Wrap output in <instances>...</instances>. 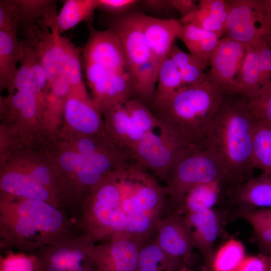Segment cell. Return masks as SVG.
Returning <instances> with one entry per match:
<instances>
[{"label":"cell","instance_id":"obj_1","mask_svg":"<svg viewBox=\"0 0 271 271\" xmlns=\"http://www.w3.org/2000/svg\"><path fill=\"white\" fill-rule=\"evenodd\" d=\"M259 121L249 98L224 93L203 145L218 159L233 185L252 177L254 133Z\"/></svg>","mask_w":271,"mask_h":271},{"label":"cell","instance_id":"obj_2","mask_svg":"<svg viewBox=\"0 0 271 271\" xmlns=\"http://www.w3.org/2000/svg\"><path fill=\"white\" fill-rule=\"evenodd\" d=\"M74 236L63 210L42 201L1 196V249L34 253Z\"/></svg>","mask_w":271,"mask_h":271},{"label":"cell","instance_id":"obj_3","mask_svg":"<svg viewBox=\"0 0 271 271\" xmlns=\"http://www.w3.org/2000/svg\"><path fill=\"white\" fill-rule=\"evenodd\" d=\"M224 92L208 81L183 86L167 101L150 109L188 147L203 144Z\"/></svg>","mask_w":271,"mask_h":271},{"label":"cell","instance_id":"obj_4","mask_svg":"<svg viewBox=\"0 0 271 271\" xmlns=\"http://www.w3.org/2000/svg\"><path fill=\"white\" fill-rule=\"evenodd\" d=\"M115 176L121 193V219L127 231L142 237L152 236L156 220L165 212V186L136 164L116 172Z\"/></svg>","mask_w":271,"mask_h":271},{"label":"cell","instance_id":"obj_5","mask_svg":"<svg viewBox=\"0 0 271 271\" xmlns=\"http://www.w3.org/2000/svg\"><path fill=\"white\" fill-rule=\"evenodd\" d=\"M217 180L232 184L221 162L213 153L203 145L188 147L165 181L167 192L165 217L176 211L190 189Z\"/></svg>","mask_w":271,"mask_h":271},{"label":"cell","instance_id":"obj_6","mask_svg":"<svg viewBox=\"0 0 271 271\" xmlns=\"http://www.w3.org/2000/svg\"><path fill=\"white\" fill-rule=\"evenodd\" d=\"M121 193L115 172L91 191L76 221V226L91 245L123 232L120 219Z\"/></svg>","mask_w":271,"mask_h":271},{"label":"cell","instance_id":"obj_7","mask_svg":"<svg viewBox=\"0 0 271 271\" xmlns=\"http://www.w3.org/2000/svg\"><path fill=\"white\" fill-rule=\"evenodd\" d=\"M109 27L116 33L121 43L135 97L150 107L156 84L153 79L152 57L142 26L140 13L119 17L111 22Z\"/></svg>","mask_w":271,"mask_h":271},{"label":"cell","instance_id":"obj_8","mask_svg":"<svg viewBox=\"0 0 271 271\" xmlns=\"http://www.w3.org/2000/svg\"><path fill=\"white\" fill-rule=\"evenodd\" d=\"M160 122L157 128L143 136L130 153L137 166L165 182L176 162L189 147L172 129Z\"/></svg>","mask_w":271,"mask_h":271},{"label":"cell","instance_id":"obj_9","mask_svg":"<svg viewBox=\"0 0 271 271\" xmlns=\"http://www.w3.org/2000/svg\"><path fill=\"white\" fill-rule=\"evenodd\" d=\"M102 114L107 136L129 152L146 133L160 125L150 108L136 97L109 108Z\"/></svg>","mask_w":271,"mask_h":271},{"label":"cell","instance_id":"obj_10","mask_svg":"<svg viewBox=\"0 0 271 271\" xmlns=\"http://www.w3.org/2000/svg\"><path fill=\"white\" fill-rule=\"evenodd\" d=\"M230 11L222 37L246 46L263 39L271 22L263 0L228 1Z\"/></svg>","mask_w":271,"mask_h":271},{"label":"cell","instance_id":"obj_11","mask_svg":"<svg viewBox=\"0 0 271 271\" xmlns=\"http://www.w3.org/2000/svg\"><path fill=\"white\" fill-rule=\"evenodd\" d=\"M146 242L125 232L88 246L94 271H136L140 249Z\"/></svg>","mask_w":271,"mask_h":271},{"label":"cell","instance_id":"obj_12","mask_svg":"<svg viewBox=\"0 0 271 271\" xmlns=\"http://www.w3.org/2000/svg\"><path fill=\"white\" fill-rule=\"evenodd\" d=\"M91 245L88 239L79 234L65 241L44 246L35 253L41 271H94L86 253Z\"/></svg>","mask_w":271,"mask_h":271},{"label":"cell","instance_id":"obj_13","mask_svg":"<svg viewBox=\"0 0 271 271\" xmlns=\"http://www.w3.org/2000/svg\"><path fill=\"white\" fill-rule=\"evenodd\" d=\"M87 24L89 36L81 49L82 59L94 62L111 73L129 71L121 43L116 33L109 27L98 30L91 23Z\"/></svg>","mask_w":271,"mask_h":271},{"label":"cell","instance_id":"obj_14","mask_svg":"<svg viewBox=\"0 0 271 271\" xmlns=\"http://www.w3.org/2000/svg\"><path fill=\"white\" fill-rule=\"evenodd\" d=\"M247 51V46L221 37L210 60L209 81L225 93H232Z\"/></svg>","mask_w":271,"mask_h":271},{"label":"cell","instance_id":"obj_15","mask_svg":"<svg viewBox=\"0 0 271 271\" xmlns=\"http://www.w3.org/2000/svg\"><path fill=\"white\" fill-rule=\"evenodd\" d=\"M25 36L32 42L45 72L48 89L61 75L65 46L64 37L50 28L40 20L38 24L27 26Z\"/></svg>","mask_w":271,"mask_h":271},{"label":"cell","instance_id":"obj_16","mask_svg":"<svg viewBox=\"0 0 271 271\" xmlns=\"http://www.w3.org/2000/svg\"><path fill=\"white\" fill-rule=\"evenodd\" d=\"M155 241L164 252L182 266L194 258L190 234L181 215L174 213L156 220Z\"/></svg>","mask_w":271,"mask_h":271},{"label":"cell","instance_id":"obj_17","mask_svg":"<svg viewBox=\"0 0 271 271\" xmlns=\"http://www.w3.org/2000/svg\"><path fill=\"white\" fill-rule=\"evenodd\" d=\"M63 114L68 125L81 136L107 134L102 113L86 88L71 89Z\"/></svg>","mask_w":271,"mask_h":271},{"label":"cell","instance_id":"obj_18","mask_svg":"<svg viewBox=\"0 0 271 271\" xmlns=\"http://www.w3.org/2000/svg\"><path fill=\"white\" fill-rule=\"evenodd\" d=\"M140 19L152 57L153 79L157 84L160 67L178 38L182 24L175 19H162L141 13Z\"/></svg>","mask_w":271,"mask_h":271},{"label":"cell","instance_id":"obj_19","mask_svg":"<svg viewBox=\"0 0 271 271\" xmlns=\"http://www.w3.org/2000/svg\"><path fill=\"white\" fill-rule=\"evenodd\" d=\"M0 188L1 196L42 201L63 210L56 195L38 182L22 165L1 172Z\"/></svg>","mask_w":271,"mask_h":271},{"label":"cell","instance_id":"obj_20","mask_svg":"<svg viewBox=\"0 0 271 271\" xmlns=\"http://www.w3.org/2000/svg\"><path fill=\"white\" fill-rule=\"evenodd\" d=\"M181 216L194 248L198 250L206 264L211 266L214 243L221 231V216L213 209Z\"/></svg>","mask_w":271,"mask_h":271},{"label":"cell","instance_id":"obj_21","mask_svg":"<svg viewBox=\"0 0 271 271\" xmlns=\"http://www.w3.org/2000/svg\"><path fill=\"white\" fill-rule=\"evenodd\" d=\"M18 24L0 30V87L13 93V83L18 72L17 64L24 51L23 41L19 40Z\"/></svg>","mask_w":271,"mask_h":271},{"label":"cell","instance_id":"obj_22","mask_svg":"<svg viewBox=\"0 0 271 271\" xmlns=\"http://www.w3.org/2000/svg\"><path fill=\"white\" fill-rule=\"evenodd\" d=\"M230 8L228 1L200 0L194 10L179 20L191 24L222 37Z\"/></svg>","mask_w":271,"mask_h":271},{"label":"cell","instance_id":"obj_23","mask_svg":"<svg viewBox=\"0 0 271 271\" xmlns=\"http://www.w3.org/2000/svg\"><path fill=\"white\" fill-rule=\"evenodd\" d=\"M231 196L241 208L271 207V173H263L232 185Z\"/></svg>","mask_w":271,"mask_h":271},{"label":"cell","instance_id":"obj_24","mask_svg":"<svg viewBox=\"0 0 271 271\" xmlns=\"http://www.w3.org/2000/svg\"><path fill=\"white\" fill-rule=\"evenodd\" d=\"M178 38L205 68L210 65L211 57L221 37L215 33L186 23L182 24Z\"/></svg>","mask_w":271,"mask_h":271},{"label":"cell","instance_id":"obj_25","mask_svg":"<svg viewBox=\"0 0 271 271\" xmlns=\"http://www.w3.org/2000/svg\"><path fill=\"white\" fill-rule=\"evenodd\" d=\"M225 183H228L217 180L193 187L186 193L175 213L183 215L213 209Z\"/></svg>","mask_w":271,"mask_h":271},{"label":"cell","instance_id":"obj_26","mask_svg":"<svg viewBox=\"0 0 271 271\" xmlns=\"http://www.w3.org/2000/svg\"><path fill=\"white\" fill-rule=\"evenodd\" d=\"M97 9L96 0H67L49 28L59 35L85 21L91 23Z\"/></svg>","mask_w":271,"mask_h":271},{"label":"cell","instance_id":"obj_27","mask_svg":"<svg viewBox=\"0 0 271 271\" xmlns=\"http://www.w3.org/2000/svg\"><path fill=\"white\" fill-rule=\"evenodd\" d=\"M261 71L257 43L247 46V51L241 68L232 93L249 98L260 93Z\"/></svg>","mask_w":271,"mask_h":271},{"label":"cell","instance_id":"obj_28","mask_svg":"<svg viewBox=\"0 0 271 271\" xmlns=\"http://www.w3.org/2000/svg\"><path fill=\"white\" fill-rule=\"evenodd\" d=\"M169 57L177 67L183 86L196 87L209 81L208 75L204 72L205 67L202 63L175 43L171 49Z\"/></svg>","mask_w":271,"mask_h":271},{"label":"cell","instance_id":"obj_29","mask_svg":"<svg viewBox=\"0 0 271 271\" xmlns=\"http://www.w3.org/2000/svg\"><path fill=\"white\" fill-rule=\"evenodd\" d=\"M181 267L164 252L154 238L141 247L136 271H178Z\"/></svg>","mask_w":271,"mask_h":271},{"label":"cell","instance_id":"obj_30","mask_svg":"<svg viewBox=\"0 0 271 271\" xmlns=\"http://www.w3.org/2000/svg\"><path fill=\"white\" fill-rule=\"evenodd\" d=\"M183 86L180 72L168 56L159 70L156 90L150 108L167 101Z\"/></svg>","mask_w":271,"mask_h":271},{"label":"cell","instance_id":"obj_31","mask_svg":"<svg viewBox=\"0 0 271 271\" xmlns=\"http://www.w3.org/2000/svg\"><path fill=\"white\" fill-rule=\"evenodd\" d=\"M237 216L251 226L259 243L269 250L271 247V207L241 208Z\"/></svg>","mask_w":271,"mask_h":271},{"label":"cell","instance_id":"obj_32","mask_svg":"<svg viewBox=\"0 0 271 271\" xmlns=\"http://www.w3.org/2000/svg\"><path fill=\"white\" fill-rule=\"evenodd\" d=\"M246 257L243 244L232 239L214 254L211 264L212 271H236Z\"/></svg>","mask_w":271,"mask_h":271},{"label":"cell","instance_id":"obj_33","mask_svg":"<svg viewBox=\"0 0 271 271\" xmlns=\"http://www.w3.org/2000/svg\"><path fill=\"white\" fill-rule=\"evenodd\" d=\"M65 55L62 75L72 88H85L82 77L81 49L64 37Z\"/></svg>","mask_w":271,"mask_h":271},{"label":"cell","instance_id":"obj_34","mask_svg":"<svg viewBox=\"0 0 271 271\" xmlns=\"http://www.w3.org/2000/svg\"><path fill=\"white\" fill-rule=\"evenodd\" d=\"M19 22L28 25L35 24L42 19L49 18L58 13L53 1L15 0Z\"/></svg>","mask_w":271,"mask_h":271},{"label":"cell","instance_id":"obj_35","mask_svg":"<svg viewBox=\"0 0 271 271\" xmlns=\"http://www.w3.org/2000/svg\"><path fill=\"white\" fill-rule=\"evenodd\" d=\"M253 160L255 168L271 173V127L260 121L254 133Z\"/></svg>","mask_w":271,"mask_h":271},{"label":"cell","instance_id":"obj_36","mask_svg":"<svg viewBox=\"0 0 271 271\" xmlns=\"http://www.w3.org/2000/svg\"><path fill=\"white\" fill-rule=\"evenodd\" d=\"M37 255L20 251H10L0 257V271H41Z\"/></svg>","mask_w":271,"mask_h":271},{"label":"cell","instance_id":"obj_37","mask_svg":"<svg viewBox=\"0 0 271 271\" xmlns=\"http://www.w3.org/2000/svg\"><path fill=\"white\" fill-rule=\"evenodd\" d=\"M257 46L261 71L260 94L271 89V48L264 39Z\"/></svg>","mask_w":271,"mask_h":271},{"label":"cell","instance_id":"obj_38","mask_svg":"<svg viewBox=\"0 0 271 271\" xmlns=\"http://www.w3.org/2000/svg\"><path fill=\"white\" fill-rule=\"evenodd\" d=\"M249 99L260 121L271 127V89Z\"/></svg>","mask_w":271,"mask_h":271},{"label":"cell","instance_id":"obj_39","mask_svg":"<svg viewBox=\"0 0 271 271\" xmlns=\"http://www.w3.org/2000/svg\"><path fill=\"white\" fill-rule=\"evenodd\" d=\"M16 24H20L15 0H1L0 30Z\"/></svg>","mask_w":271,"mask_h":271},{"label":"cell","instance_id":"obj_40","mask_svg":"<svg viewBox=\"0 0 271 271\" xmlns=\"http://www.w3.org/2000/svg\"><path fill=\"white\" fill-rule=\"evenodd\" d=\"M138 2L136 0H96L97 9L111 14L122 13Z\"/></svg>","mask_w":271,"mask_h":271},{"label":"cell","instance_id":"obj_41","mask_svg":"<svg viewBox=\"0 0 271 271\" xmlns=\"http://www.w3.org/2000/svg\"><path fill=\"white\" fill-rule=\"evenodd\" d=\"M268 259L263 255L246 257L236 271H268Z\"/></svg>","mask_w":271,"mask_h":271},{"label":"cell","instance_id":"obj_42","mask_svg":"<svg viewBox=\"0 0 271 271\" xmlns=\"http://www.w3.org/2000/svg\"><path fill=\"white\" fill-rule=\"evenodd\" d=\"M198 1L194 0H171V4L175 9L184 18L190 14L195 8Z\"/></svg>","mask_w":271,"mask_h":271},{"label":"cell","instance_id":"obj_43","mask_svg":"<svg viewBox=\"0 0 271 271\" xmlns=\"http://www.w3.org/2000/svg\"><path fill=\"white\" fill-rule=\"evenodd\" d=\"M144 2L148 6L157 9L166 6L170 3L169 1H146Z\"/></svg>","mask_w":271,"mask_h":271},{"label":"cell","instance_id":"obj_44","mask_svg":"<svg viewBox=\"0 0 271 271\" xmlns=\"http://www.w3.org/2000/svg\"><path fill=\"white\" fill-rule=\"evenodd\" d=\"M263 39L271 48V22L266 31Z\"/></svg>","mask_w":271,"mask_h":271},{"label":"cell","instance_id":"obj_45","mask_svg":"<svg viewBox=\"0 0 271 271\" xmlns=\"http://www.w3.org/2000/svg\"><path fill=\"white\" fill-rule=\"evenodd\" d=\"M267 14L271 19V0H263Z\"/></svg>","mask_w":271,"mask_h":271},{"label":"cell","instance_id":"obj_46","mask_svg":"<svg viewBox=\"0 0 271 271\" xmlns=\"http://www.w3.org/2000/svg\"><path fill=\"white\" fill-rule=\"evenodd\" d=\"M269 255L268 257V271H271V247L269 249Z\"/></svg>","mask_w":271,"mask_h":271},{"label":"cell","instance_id":"obj_47","mask_svg":"<svg viewBox=\"0 0 271 271\" xmlns=\"http://www.w3.org/2000/svg\"><path fill=\"white\" fill-rule=\"evenodd\" d=\"M178 271H193L191 269L189 268V267L187 265H183L182 266L179 270Z\"/></svg>","mask_w":271,"mask_h":271},{"label":"cell","instance_id":"obj_48","mask_svg":"<svg viewBox=\"0 0 271 271\" xmlns=\"http://www.w3.org/2000/svg\"></svg>","mask_w":271,"mask_h":271}]
</instances>
